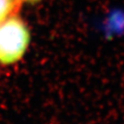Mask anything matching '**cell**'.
<instances>
[{
    "instance_id": "2",
    "label": "cell",
    "mask_w": 124,
    "mask_h": 124,
    "mask_svg": "<svg viewBox=\"0 0 124 124\" xmlns=\"http://www.w3.org/2000/svg\"><path fill=\"white\" fill-rule=\"evenodd\" d=\"M18 0H0V23L13 16L19 5Z\"/></svg>"
},
{
    "instance_id": "1",
    "label": "cell",
    "mask_w": 124,
    "mask_h": 124,
    "mask_svg": "<svg viewBox=\"0 0 124 124\" xmlns=\"http://www.w3.org/2000/svg\"><path fill=\"white\" fill-rule=\"evenodd\" d=\"M30 32L20 18L10 17L0 23V62L13 63L24 55Z\"/></svg>"
},
{
    "instance_id": "3",
    "label": "cell",
    "mask_w": 124,
    "mask_h": 124,
    "mask_svg": "<svg viewBox=\"0 0 124 124\" xmlns=\"http://www.w3.org/2000/svg\"><path fill=\"white\" fill-rule=\"evenodd\" d=\"M18 1H27V2H36L39 0H18Z\"/></svg>"
}]
</instances>
